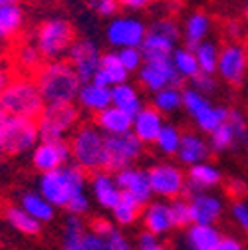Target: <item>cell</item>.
<instances>
[{
  "mask_svg": "<svg viewBox=\"0 0 248 250\" xmlns=\"http://www.w3.org/2000/svg\"><path fill=\"white\" fill-rule=\"evenodd\" d=\"M38 193L54 208H66L76 195L85 193V171L76 165H64L56 171L42 173Z\"/></svg>",
  "mask_w": 248,
  "mask_h": 250,
  "instance_id": "cell-2",
  "label": "cell"
},
{
  "mask_svg": "<svg viewBox=\"0 0 248 250\" xmlns=\"http://www.w3.org/2000/svg\"><path fill=\"white\" fill-rule=\"evenodd\" d=\"M171 207V214H173V221H175V229L177 227H191L193 221H191V207H189V201L187 199H175L169 203Z\"/></svg>",
  "mask_w": 248,
  "mask_h": 250,
  "instance_id": "cell-41",
  "label": "cell"
},
{
  "mask_svg": "<svg viewBox=\"0 0 248 250\" xmlns=\"http://www.w3.org/2000/svg\"><path fill=\"white\" fill-rule=\"evenodd\" d=\"M191 207V221L193 225H207L212 227L223 214V203L219 197L208 193H193L189 199Z\"/></svg>",
  "mask_w": 248,
  "mask_h": 250,
  "instance_id": "cell-16",
  "label": "cell"
},
{
  "mask_svg": "<svg viewBox=\"0 0 248 250\" xmlns=\"http://www.w3.org/2000/svg\"><path fill=\"white\" fill-rule=\"evenodd\" d=\"M2 50H4V38L0 36V54H2Z\"/></svg>",
  "mask_w": 248,
  "mask_h": 250,
  "instance_id": "cell-58",
  "label": "cell"
},
{
  "mask_svg": "<svg viewBox=\"0 0 248 250\" xmlns=\"http://www.w3.org/2000/svg\"><path fill=\"white\" fill-rule=\"evenodd\" d=\"M223 181L221 171L210 163H199L189 167L187 173V187L193 189V193H203L207 189H212Z\"/></svg>",
  "mask_w": 248,
  "mask_h": 250,
  "instance_id": "cell-24",
  "label": "cell"
},
{
  "mask_svg": "<svg viewBox=\"0 0 248 250\" xmlns=\"http://www.w3.org/2000/svg\"><path fill=\"white\" fill-rule=\"evenodd\" d=\"M98 127L103 135L111 137V135H125L131 133L133 127V115L121 111L113 105H109L107 109H103L102 113H98Z\"/></svg>",
  "mask_w": 248,
  "mask_h": 250,
  "instance_id": "cell-21",
  "label": "cell"
},
{
  "mask_svg": "<svg viewBox=\"0 0 248 250\" xmlns=\"http://www.w3.org/2000/svg\"><path fill=\"white\" fill-rule=\"evenodd\" d=\"M228 193L234 195V197H236V195L240 197V195L246 193V185H244L242 181H238V179H232V181L228 183Z\"/></svg>",
  "mask_w": 248,
  "mask_h": 250,
  "instance_id": "cell-52",
  "label": "cell"
},
{
  "mask_svg": "<svg viewBox=\"0 0 248 250\" xmlns=\"http://www.w3.org/2000/svg\"><path fill=\"white\" fill-rule=\"evenodd\" d=\"M46 104L32 78H14L0 96V111L8 117L38 119Z\"/></svg>",
  "mask_w": 248,
  "mask_h": 250,
  "instance_id": "cell-3",
  "label": "cell"
},
{
  "mask_svg": "<svg viewBox=\"0 0 248 250\" xmlns=\"http://www.w3.org/2000/svg\"><path fill=\"white\" fill-rule=\"evenodd\" d=\"M20 26H22V10L18 4L0 6V36L4 40L16 36Z\"/></svg>",
  "mask_w": 248,
  "mask_h": 250,
  "instance_id": "cell-34",
  "label": "cell"
},
{
  "mask_svg": "<svg viewBox=\"0 0 248 250\" xmlns=\"http://www.w3.org/2000/svg\"><path fill=\"white\" fill-rule=\"evenodd\" d=\"M181 131L171 123H165L163 129L159 131L157 139H155V147H157L161 153L165 155H177L179 151V145H181Z\"/></svg>",
  "mask_w": 248,
  "mask_h": 250,
  "instance_id": "cell-37",
  "label": "cell"
},
{
  "mask_svg": "<svg viewBox=\"0 0 248 250\" xmlns=\"http://www.w3.org/2000/svg\"><path fill=\"white\" fill-rule=\"evenodd\" d=\"M193 89H197L199 93H203V96H210V93L216 91V80L208 74H199L197 78H193Z\"/></svg>",
  "mask_w": 248,
  "mask_h": 250,
  "instance_id": "cell-46",
  "label": "cell"
},
{
  "mask_svg": "<svg viewBox=\"0 0 248 250\" xmlns=\"http://www.w3.org/2000/svg\"><path fill=\"white\" fill-rule=\"evenodd\" d=\"M227 123L232 127V131H234L236 139H242V137L248 133V121H246V117H244L238 109H228Z\"/></svg>",
  "mask_w": 248,
  "mask_h": 250,
  "instance_id": "cell-45",
  "label": "cell"
},
{
  "mask_svg": "<svg viewBox=\"0 0 248 250\" xmlns=\"http://www.w3.org/2000/svg\"><path fill=\"white\" fill-rule=\"evenodd\" d=\"M72 159L70 155V143H66L64 139L58 141H48L42 139L34 151H32V163L40 173H50L56 171L60 167L68 165V161Z\"/></svg>",
  "mask_w": 248,
  "mask_h": 250,
  "instance_id": "cell-12",
  "label": "cell"
},
{
  "mask_svg": "<svg viewBox=\"0 0 248 250\" xmlns=\"http://www.w3.org/2000/svg\"><path fill=\"white\" fill-rule=\"evenodd\" d=\"M210 155V147L208 143L197 135V133H185L181 137V145H179V151H177V157L181 163L185 165H199V163H205Z\"/></svg>",
  "mask_w": 248,
  "mask_h": 250,
  "instance_id": "cell-20",
  "label": "cell"
},
{
  "mask_svg": "<svg viewBox=\"0 0 248 250\" xmlns=\"http://www.w3.org/2000/svg\"><path fill=\"white\" fill-rule=\"evenodd\" d=\"M18 4V0H0V6H12Z\"/></svg>",
  "mask_w": 248,
  "mask_h": 250,
  "instance_id": "cell-57",
  "label": "cell"
},
{
  "mask_svg": "<svg viewBox=\"0 0 248 250\" xmlns=\"http://www.w3.org/2000/svg\"><path fill=\"white\" fill-rule=\"evenodd\" d=\"M232 216L238 223V227L244 232H248V205L244 201H234L232 203Z\"/></svg>",
  "mask_w": 248,
  "mask_h": 250,
  "instance_id": "cell-49",
  "label": "cell"
},
{
  "mask_svg": "<svg viewBox=\"0 0 248 250\" xmlns=\"http://www.w3.org/2000/svg\"><path fill=\"white\" fill-rule=\"evenodd\" d=\"M171 64L175 68V72L179 74L181 80H193L201 74L199 64H197V58L189 48H175L173 56H171Z\"/></svg>",
  "mask_w": 248,
  "mask_h": 250,
  "instance_id": "cell-31",
  "label": "cell"
},
{
  "mask_svg": "<svg viewBox=\"0 0 248 250\" xmlns=\"http://www.w3.org/2000/svg\"><path fill=\"white\" fill-rule=\"evenodd\" d=\"M151 193L161 199H179L185 189H187V175H185L177 165L171 163H161L155 165L147 171Z\"/></svg>",
  "mask_w": 248,
  "mask_h": 250,
  "instance_id": "cell-9",
  "label": "cell"
},
{
  "mask_svg": "<svg viewBox=\"0 0 248 250\" xmlns=\"http://www.w3.org/2000/svg\"><path fill=\"white\" fill-rule=\"evenodd\" d=\"M163 115L155 109L153 105L151 107H141L135 115H133V127H131V133L145 145V143H155L157 139L159 131L163 129Z\"/></svg>",
  "mask_w": 248,
  "mask_h": 250,
  "instance_id": "cell-19",
  "label": "cell"
},
{
  "mask_svg": "<svg viewBox=\"0 0 248 250\" xmlns=\"http://www.w3.org/2000/svg\"><path fill=\"white\" fill-rule=\"evenodd\" d=\"M193 54L197 58V64H199L201 74L212 76L216 72V68H219V54H221V50L216 48V44H212V42H201L193 50Z\"/></svg>",
  "mask_w": 248,
  "mask_h": 250,
  "instance_id": "cell-32",
  "label": "cell"
},
{
  "mask_svg": "<svg viewBox=\"0 0 248 250\" xmlns=\"http://www.w3.org/2000/svg\"><path fill=\"white\" fill-rule=\"evenodd\" d=\"M10 82H12V78H10V72H8V68L0 64V96H2V91L6 89V85H8Z\"/></svg>",
  "mask_w": 248,
  "mask_h": 250,
  "instance_id": "cell-53",
  "label": "cell"
},
{
  "mask_svg": "<svg viewBox=\"0 0 248 250\" xmlns=\"http://www.w3.org/2000/svg\"><path fill=\"white\" fill-rule=\"evenodd\" d=\"M221 238L223 236L219 230L207 225H191L185 234L189 250H216Z\"/></svg>",
  "mask_w": 248,
  "mask_h": 250,
  "instance_id": "cell-25",
  "label": "cell"
},
{
  "mask_svg": "<svg viewBox=\"0 0 248 250\" xmlns=\"http://www.w3.org/2000/svg\"><path fill=\"white\" fill-rule=\"evenodd\" d=\"M117 2L123 4V6H127V8H143L149 2H153V0H117Z\"/></svg>",
  "mask_w": 248,
  "mask_h": 250,
  "instance_id": "cell-55",
  "label": "cell"
},
{
  "mask_svg": "<svg viewBox=\"0 0 248 250\" xmlns=\"http://www.w3.org/2000/svg\"><path fill=\"white\" fill-rule=\"evenodd\" d=\"M89 8L96 10L100 16H113L117 12L119 2L117 0H89Z\"/></svg>",
  "mask_w": 248,
  "mask_h": 250,
  "instance_id": "cell-48",
  "label": "cell"
},
{
  "mask_svg": "<svg viewBox=\"0 0 248 250\" xmlns=\"http://www.w3.org/2000/svg\"><path fill=\"white\" fill-rule=\"evenodd\" d=\"M78 100H80V105L83 109L98 115V113H102L103 109H107L111 105V89L103 87V85H98L94 82L82 83Z\"/></svg>",
  "mask_w": 248,
  "mask_h": 250,
  "instance_id": "cell-23",
  "label": "cell"
},
{
  "mask_svg": "<svg viewBox=\"0 0 248 250\" xmlns=\"http://www.w3.org/2000/svg\"><path fill=\"white\" fill-rule=\"evenodd\" d=\"M113 175H115V181H117V187H119L121 195L133 199L137 205L145 207L149 203V199L153 197L147 171L135 169V167H127V169H123L119 173H113Z\"/></svg>",
  "mask_w": 248,
  "mask_h": 250,
  "instance_id": "cell-15",
  "label": "cell"
},
{
  "mask_svg": "<svg viewBox=\"0 0 248 250\" xmlns=\"http://www.w3.org/2000/svg\"><path fill=\"white\" fill-rule=\"evenodd\" d=\"M30 216L36 218L40 225H46L50 223L52 218L56 216V208L38 193V191H28L20 197V203H18Z\"/></svg>",
  "mask_w": 248,
  "mask_h": 250,
  "instance_id": "cell-27",
  "label": "cell"
},
{
  "mask_svg": "<svg viewBox=\"0 0 248 250\" xmlns=\"http://www.w3.org/2000/svg\"><path fill=\"white\" fill-rule=\"evenodd\" d=\"M4 221L10 225V229L22 232V234H28V236H34L42 230V225L36 221V218L30 216L20 205H6L4 210Z\"/></svg>",
  "mask_w": 248,
  "mask_h": 250,
  "instance_id": "cell-28",
  "label": "cell"
},
{
  "mask_svg": "<svg viewBox=\"0 0 248 250\" xmlns=\"http://www.w3.org/2000/svg\"><path fill=\"white\" fill-rule=\"evenodd\" d=\"M181 93H183V107L187 109V113H189L193 119H197L201 113H205V111L212 105L207 96H203V93H199V91L193 89V87L183 89Z\"/></svg>",
  "mask_w": 248,
  "mask_h": 250,
  "instance_id": "cell-38",
  "label": "cell"
},
{
  "mask_svg": "<svg viewBox=\"0 0 248 250\" xmlns=\"http://www.w3.org/2000/svg\"><path fill=\"white\" fill-rule=\"evenodd\" d=\"M111 105L121 109V111H125V113H129V115H135L143 107L139 91L127 82L111 87Z\"/></svg>",
  "mask_w": 248,
  "mask_h": 250,
  "instance_id": "cell-29",
  "label": "cell"
},
{
  "mask_svg": "<svg viewBox=\"0 0 248 250\" xmlns=\"http://www.w3.org/2000/svg\"><path fill=\"white\" fill-rule=\"evenodd\" d=\"M117 58L127 72H135L143 66V56H141L139 48H123L117 52Z\"/></svg>",
  "mask_w": 248,
  "mask_h": 250,
  "instance_id": "cell-43",
  "label": "cell"
},
{
  "mask_svg": "<svg viewBox=\"0 0 248 250\" xmlns=\"http://www.w3.org/2000/svg\"><path fill=\"white\" fill-rule=\"evenodd\" d=\"M127 74H129V72L121 66L117 54H105V56H102V60H100V70H98L96 78L91 80V82L111 89L113 85L125 83V82H127Z\"/></svg>",
  "mask_w": 248,
  "mask_h": 250,
  "instance_id": "cell-22",
  "label": "cell"
},
{
  "mask_svg": "<svg viewBox=\"0 0 248 250\" xmlns=\"http://www.w3.org/2000/svg\"><path fill=\"white\" fill-rule=\"evenodd\" d=\"M216 250H244V248H242V244H240L236 238H232V236H223L221 242H219V246H216Z\"/></svg>",
  "mask_w": 248,
  "mask_h": 250,
  "instance_id": "cell-51",
  "label": "cell"
},
{
  "mask_svg": "<svg viewBox=\"0 0 248 250\" xmlns=\"http://www.w3.org/2000/svg\"><path fill=\"white\" fill-rule=\"evenodd\" d=\"M66 210H68L70 214H74V216H83V214L89 210V197H87V193L76 195V197L68 203Z\"/></svg>",
  "mask_w": 248,
  "mask_h": 250,
  "instance_id": "cell-47",
  "label": "cell"
},
{
  "mask_svg": "<svg viewBox=\"0 0 248 250\" xmlns=\"http://www.w3.org/2000/svg\"><path fill=\"white\" fill-rule=\"evenodd\" d=\"M80 119V111L74 104H50L38 117L40 139L58 141L64 139Z\"/></svg>",
  "mask_w": 248,
  "mask_h": 250,
  "instance_id": "cell-6",
  "label": "cell"
},
{
  "mask_svg": "<svg viewBox=\"0 0 248 250\" xmlns=\"http://www.w3.org/2000/svg\"><path fill=\"white\" fill-rule=\"evenodd\" d=\"M181 105H183V93L175 85H169V87L157 91V93H155V98H153V107L157 109L159 113L177 111Z\"/></svg>",
  "mask_w": 248,
  "mask_h": 250,
  "instance_id": "cell-35",
  "label": "cell"
},
{
  "mask_svg": "<svg viewBox=\"0 0 248 250\" xmlns=\"http://www.w3.org/2000/svg\"><path fill=\"white\" fill-rule=\"evenodd\" d=\"M72 44H74V28L70 26V22L62 20V18L46 20L36 30L34 46L38 48L40 56L46 60L54 62L56 58L68 54Z\"/></svg>",
  "mask_w": 248,
  "mask_h": 250,
  "instance_id": "cell-5",
  "label": "cell"
},
{
  "mask_svg": "<svg viewBox=\"0 0 248 250\" xmlns=\"http://www.w3.org/2000/svg\"><path fill=\"white\" fill-rule=\"evenodd\" d=\"M145 34H147V26L141 20L129 18V16H119V18L111 20L105 30L107 42L119 50L139 48L145 40Z\"/></svg>",
  "mask_w": 248,
  "mask_h": 250,
  "instance_id": "cell-11",
  "label": "cell"
},
{
  "mask_svg": "<svg viewBox=\"0 0 248 250\" xmlns=\"http://www.w3.org/2000/svg\"><path fill=\"white\" fill-rule=\"evenodd\" d=\"M175 50V42L159 36V34H153L147 32L143 44L139 46V52L143 56V62H161V60H171Z\"/></svg>",
  "mask_w": 248,
  "mask_h": 250,
  "instance_id": "cell-26",
  "label": "cell"
},
{
  "mask_svg": "<svg viewBox=\"0 0 248 250\" xmlns=\"http://www.w3.org/2000/svg\"><path fill=\"white\" fill-rule=\"evenodd\" d=\"M6 123H8V115L4 111H0V155L4 153V131H6Z\"/></svg>",
  "mask_w": 248,
  "mask_h": 250,
  "instance_id": "cell-54",
  "label": "cell"
},
{
  "mask_svg": "<svg viewBox=\"0 0 248 250\" xmlns=\"http://www.w3.org/2000/svg\"><path fill=\"white\" fill-rule=\"evenodd\" d=\"M244 12H246V18H248V2H246V8H244Z\"/></svg>",
  "mask_w": 248,
  "mask_h": 250,
  "instance_id": "cell-59",
  "label": "cell"
},
{
  "mask_svg": "<svg viewBox=\"0 0 248 250\" xmlns=\"http://www.w3.org/2000/svg\"><path fill=\"white\" fill-rule=\"evenodd\" d=\"M105 242H107L105 250H133L131 242L127 240V236L123 234L117 227H113V229H109L105 232Z\"/></svg>",
  "mask_w": 248,
  "mask_h": 250,
  "instance_id": "cell-44",
  "label": "cell"
},
{
  "mask_svg": "<svg viewBox=\"0 0 248 250\" xmlns=\"http://www.w3.org/2000/svg\"><path fill=\"white\" fill-rule=\"evenodd\" d=\"M246 151H248V135H246Z\"/></svg>",
  "mask_w": 248,
  "mask_h": 250,
  "instance_id": "cell-60",
  "label": "cell"
},
{
  "mask_svg": "<svg viewBox=\"0 0 248 250\" xmlns=\"http://www.w3.org/2000/svg\"><path fill=\"white\" fill-rule=\"evenodd\" d=\"M89 189H91V195H94L96 203L105 210H113V207L121 199V191L117 187L115 175H111L109 171L94 173V177L89 181Z\"/></svg>",
  "mask_w": 248,
  "mask_h": 250,
  "instance_id": "cell-18",
  "label": "cell"
},
{
  "mask_svg": "<svg viewBox=\"0 0 248 250\" xmlns=\"http://www.w3.org/2000/svg\"><path fill=\"white\" fill-rule=\"evenodd\" d=\"M240 30H242V28H240L238 22H228V24H227V32H228V36H232V38H234V36H240Z\"/></svg>",
  "mask_w": 248,
  "mask_h": 250,
  "instance_id": "cell-56",
  "label": "cell"
},
{
  "mask_svg": "<svg viewBox=\"0 0 248 250\" xmlns=\"http://www.w3.org/2000/svg\"><path fill=\"white\" fill-rule=\"evenodd\" d=\"M16 60H18V64L24 68V70H40L42 66V56L38 52V48L34 44H24L18 48V54H16Z\"/></svg>",
  "mask_w": 248,
  "mask_h": 250,
  "instance_id": "cell-40",
  "label": "cell"
},
{
  "mask_svg": "<svg viewBox=\"0 0 248 250\" xmlns=\"http://www.w3.org/2000/svg\"><path fill=\"white\" fill-rule=\"evenodd\" d=\"M42 100L46 105L50 104H72L78 100V93L82 87V82L78 80L74 68L68 62H48V64L40 66L34 78Z\"/></svg>",
  "mask_w": 248,
  "mask_h": 250,
  "instance_id": "cell-1",
  "label": "cell"
},
{
  "mask_svg": "<svg viewBox=\"0 0 248 250\" xmlns=\"http://www.w3.org/2000/svg\"><path fill=\"white\" fill-rule=\"evenodd\" d=\"M141 205H137L133 199H129V197H125V195H121V199H119V203L113 207V210H111V214H113V221L117 223V225H121V227H129V225H133L137 218H139V214H141Z\"/></svg>",
  "mask_w": 248,
  "mask_h": 250,
  "instance_id": "cell-33",
  "label": "cell"
},
{
  "mask_svg": "<svg viewBox=\"0 0 248 250\" xmlns=\"http://www.w3.org/2000/svg\"><path fill=\"white\" fill-rule=\"evenodd\" d=\"M70 155L76 167L82 171H105L107 155H105V135L98 125H82L76 129L70 141Z\"/></svg>",
  "mask_w": 248,
  "mask_h": 250,
  "instance_id": "cell-4",
  "label": "cell"
},
{
  "mask_svg": "<svg viewBox=\"0 0 248 250\" xmlns=\"http://www.w3.org/2000/svg\"><path fill=\"white\" fill-rule=\"evenodd\" d=\"M137 250H169L157 236H153L149 232H143L137 240Z\"/></svg>",
  "mask_w": 248,
  "mask_h": 250,
  "instance_id": "cell-50",
  "label": "cell"
},
{
  "mask_svg": "<svg viewBox=\"0 0 248 250\" xmlns=\"http://www.w3.org/2000/svg\"><path fill=\"white\" fill-rule=\"evenodd\" d=\"M216 72L230 85H240L248 72L246 48L240 44H227L219 54V68H216Z\"/></svg>",
  "mask_w": 248,
  "mask_h": 250,
  "instance_id": "cell-13",
  "label": "cell"
},
{
  "mask_svg": "<svg viewBox=\"0 0 248 250\" xmlns=\"http://www.w3.org/2000/svg\"><path fill=\"white\" fill-rule=\"evenodd\" d=\"M100 50L91 40H74L68 50V64L74 68L82 83H89L100 70Z\"/></svg>",
  "mask_w": 248,
  "mask_h": 250,
  "instance_id": "cell-10",
  "label": "cell"
},
{
  "mask_svg": "<svg viewBox=\"0 0 248 250\" xmlns=\"http://www.w3.org/2000/svg\"><path fill=\"white\" fill-rule=\"evenodd\" d=\"M236 141V135L232 131V127L228 123H223L221 127H216L212 133H210V139H208V147L210 151L214 153H223L227 149H230Z\"/></svg>",
  "mask_w": 248,
  "mask_h": 250,
  "instance_id": "cell-39",
  "label": "cell"
},
{
  "mask_svg": "<svg viewBox=\"0 0 248 250\" xmlns=\"http://www.w3.org/2000/svg\"><path fill=\"white\" fill-rule=\"evenodd\" d=\"M208 30H210V20L207 14H201V12L191 14L187 18V22H185V30H183L185 42H187L185 48H189L193 52L201 42H205Z\"/></svg>",
  "mask_w": 248,
  "mask_h": 250,
  "instance_id": "cell-30",
  "label": "cell"
},
{
  "mask_svg": "<svg viewBox=\"0 0 248 250\" xmlns=\"http://www.w3.org/2000/svg\"><path fill=\"white\" fill-rule=\"evenodd\" d=\"M227 117H228V109L227 107H214V105H210L205 113H201L195 119V123H197V127L201 131L210 135L216 127H221L223 123H227Z\"/></svg>",
  "mask_w": 248,
  "mask_h": 250,
  "instance_id": "cell-36",
  "label": "cell"
},
{
  "mask_svg": "<svg viewBox=\"0 0 248 250\" xmlns=\"http://www.w3.org/2000/svg\"><path fill=\"white\" fill-rule=\"evenodd\" d=\"M40 143L38 121L8 117L6 131H4V153L6 155H22L32 151Z\"/></svg>",
  "mask_w": 248,
  "mask_h": 250,
  "instance_id": "cell-8",
  "label": "cell"
},
{
  "mask_svg": "<svg viewBox=\"0 0 248 250\" xmlns=\"http://www.w3.org/2000/svg\"><path fill=\"white\" fill-rule=\"evenodd\" d=\"M143 153V143L133 135H105V155H107V165L105 171L119 173L127 167H133V163L141 157Z\"/></svg>",
  "mask_w": 248,
  "mask_h": 250,
  "instance_id": "cell-7",
  "label": "cell"
},
{
  "mask_svg": "<svg viewBox=\"0 0 248 250\" xmlns=\"http://www.w3.org/2000/svg\"><path fill=\"white\" fill-rule=\"evenodd\" d=\"M139 82L153 93H157L169 85L177 87L183 80L175 72L171 60H161V62H143V66L139 68Z\"/></svg>",
  "mask_w": 248,
  "mask_h": 250,
  "instance_id": "cell-14",
  "label": "cell"
},
{
  "mask_svg": "<svg viewBox=\"0 0 248 250\" xmlns=\"http://www.w3.org/2000/svg\"><path fill=\"white\" fill-rule=\"evenodd\" d=\"M147 32H153V34H159L171 42L177 44L179 36H181V30L177 26L175 20H169V18H163V20H157V22H153L149 28H147Z\"/></svg>",
  "mask_w": 248,
  "mask_h": 250,
  "instance_id": "cell-42",
  "label": "cell"
},
{
  "mask_svg": "<svg viewBox=\"0 0 248 250\" xmlns=\"http://www.w3.org/2000/svg\"><path fill=\"white\" fill-rule=\"evenodd\" d=\"M143 227H145V232L157 236V238L171 232L175 229V221H173L169 203H165V201L147 203L145 210H143Z\"/></svg>",
  "mask_w": 248,
  "mask_h": 250,
  "instance_id": "cell-17",
  "label": "cell"
}]
</instances>
